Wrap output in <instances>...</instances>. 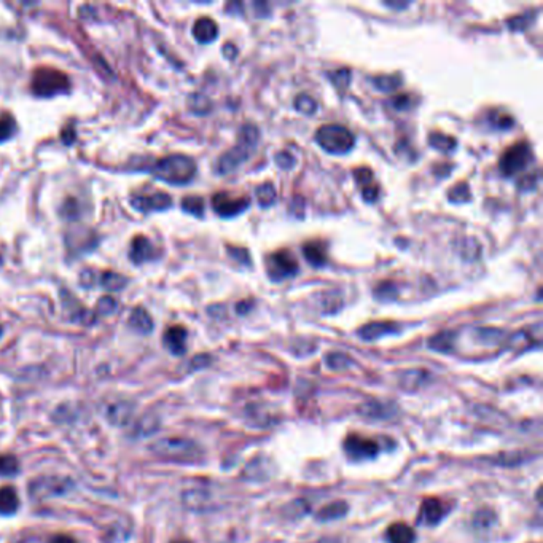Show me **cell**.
I'll return each instance as SVG.
<instances>
[{"label":"cell","instance_id":"7","mask_svg":"<svg viewBox=\"0 0 543 543\" xmlns=\"http://www.w3.org/2000/svg\"><path fill=\"white\" fill-rule=\"evenodd\" d=\"M266 271H268V276L274 282H281L296 276L298 262L290 251L282 249V251L268 255V258H266Z\"/></svg>","mask_w":543,"mask_h":543},{"label":"cell","instance_id":"42","mask_svg":"<svg viewBox=\"0 0 543 543\" xmlns=\"http://www.w3.org/2000/svg\"><path fill=\"white\" fill-rule=\"evenodd\" d=\"M276 162L282 167V169H290L295 165V156L287 153V151H281V153L276 156Z\"/></svg>","mask_w":543,"mask_h":543},{"label":"cell","instance_id":"25","mask_svg":"<svg viewBox=\"0 0 543 543\" xmlns=\"http://www.w3.org/2000/svg\"><path fill=\"white\" fill-rule=\"evenodd\" d=\"M428 144H431L433 149L442 151V153H451V151L458 147V142H456L454 137L442 133H432L428 135Z\"/></svg>","mask_w":543,"mask_h":543},{"label":"cell","instance_id":"17","mask_svg":"<svg viewBox=\"0 0 543 543\" xmlns=\"http://www.w3.org/2000/svg\"><path fill=\"white\" fill-rule=\"evenodd\" d=\"M354 176L357 182L362 185V197L368 203H374L379 197V188L373 181V172L368 167H360V169L354 171Z\"/></svg>","mask_w":543,"mask_h":543},{"label":"cell","instance_id":"3","mask_svg":"<svg viewBox=\"0 0 543 543\" xmlns=\"http://www.w3.org/2000/svg\"><path fill=\"white\" fill-rule=\"evenodd\" d=\"M150 449L162 459L177 460V462H197L203 458V449L187 438H161L150 444Z\"/></svg>","mask_w":543,"mask_h":543},{"label":"cell","instance_id":"14","mask_svg":"<svg viewBox=\"0 0 543 543\" xmlns=\"http://www.w3.org/2000/svg\"><path fill=\"white\" fill-rule=\"evenodd\" d=\"M162 341L171 354L182 356L187 351V330L182 325H174L165 331Z\"/></svg>","mask_w":543,"mask_h":543},{"label":"cell","instance_id":"45","mask_svg":"<svg viewBox=\"0 0 543 543\" xmlns=\"http://www.w3.org/2000/svg\"><path fill=\"white\" fill-rule=\"evenodd\" d=\"M74 140H75V131H74L72 128H69V126H67V128L62 131V142H64V144H67V145H70V144L74 142Z\"/></svg>","mask_w":543,"mask_h":543},{"label":"cell","instance_id":"49","mask_svg":"<svg viewBox=\"0 0 543 543\" xmlns=\"http://www.w3.org/2000/svg\"><path fill=\"white\" fill-rule=\"evenodd\" d=\"M249 305H251V301H242V303H239V305L236 306V309H237V312H241V314H244V312H247V311H249V309H251V306H249Z\"/></svg>","mask_w":543,"mask_h":543},{"label":"cell","instance_id":"28","mask_svg":"<svg viewBox=\"0 0 543 543\" xmlns=\"http://www.w3.org/2000/svg\"><path fill=\"white\" fill-rule=\"evenodd\" d=\"M362 411H363V416L376 417V419H385V417H389L390 415H392L387 406H385L384 403H381V401H373V403H365V405L362 406Z\"/></svg>","mask_w":543,"mask_h":543},{"label":"cell","instance_id":"1","mask_svg":"<svg viewBox=\"0 0 543 543\" xmlns=\"http://www.w3.org/2000/svg\"><path fill=\"white\" fill-rule=\"evenodd\" d=\"M155 178L171 185H187L197 174V162L187 155H167L151 166Z\"/></svg>","mask_w":543,"mask_h":543},{"label":"cell","instance_id":"44","mask_svg":"<svg viewBox=\"0 0 543 543\" xmlns=\"http://www.w3.org/2000/svg\"><path fill=\"white\" fill-rule=\"evenodd\" d=\"M494 124H496V126L501 128V129H507L513 124V118L508 117L507 113H505V115H501V117H494Z\"/></svg>","mask_w":543,"mask_h":543},{"label":"cell","instance_id":"48","mask_svg":"<svg viewBox=\"0 0 543 543\" xmlns=\"http://www.w3.org/2000/svg\"><path fill=\"white\" fill-rule=\"evenodd\" d=\"M385 7H390V8H406L408 7V2H384Z\"/></svg>","mask_w":543,"mask_h":543},{"label":"cell","instance_id":"18","mask_svg":"<svg viewBox=\"0 0 543 543\" xmlns=\"http://www.w3.org/2000/svg\"><path fill=\"white\" fill-rule=\"evenodd\" d=\"M193 35L199 43H210L219 35V26H217L214 19L204 16V18H199L197 23H194Z\"/></svg>","mask_w":543,"mask_h":543},{"label":"cell","instance_id":"4","mask_svg":"<svg viewBox=\"0 0 543 543\" xmlns=\"http://www.w3.org/2000/svg\"><path fill=\"white\" fill-rule=\"evenodd\" d=\"M316 142L331 155H344L356 145L354 134L341 124H325L316 133Z\"/></svg>","mask_w":543,"mask_h":543},{"label":"cell","instance_id":"8","mask_svg":"<svg viewBox=\"0 0 543 543\" xmlns=\"http://www.w3.org/2000/svg\"><path fill=\"white\" fill-rule=\"evenodd\" d=\"M344 451L349 456V459L356 460V462H362V460H370L374 459L379 453V446L376 442H373L370 438L360 437V435H349L344 442Z\"/></svg>","mask_w":543,"mask_h":543},{"label":"cell","instance_id":"52","mask_svg":"<svg viewBox=\"0 0 543 543\" xmlns=\"http://www.w3.org/2000/svg\"><path fill=\"white\" fill-rule=\"evenodd\" d=\"M0 335H2V328H0Z\"/></svg>","mask_w":543,"mask_h":543},{"label":"cell","instance_id":"22","mask_svg":"<svg viewBox=\"0 0 543 543\" xmlns=\"http://www.w3.org/2000/svg\"><path fill=\"white\" fill-rule=\"evenodd\" d=\"M303 253H305V258L309 262V265L316 266V268H322V266L327 263V251H325V246L322 242H308L303 247Z\"/></svg>","mask_w":543,"mask_h":543},{"label":"cell","instance_id":"38","mask_svg":"<svg viewBox=\"0 0 543 543\" xmlns=\"http://www.w3.org/2000/svg\"><path fill=\"white\" fill-rule=\"evenodd\" d=\"M327 365L333 370H344L351 365V360L344 354H330L327 357Z\"/></svg>","mask_w":543,"mask_h":543},{"label":"cell","instance_id":"40","mask_svg":"<svg viewBox=\"0 0 543 543\" xmlns=\"http://www.w3.org/2000/svg\"><path fill=\"white\" fill-rule=\"evenodd\" d=\"M115 311H117V301L113 300L112 296L101 298L99 303H97V312L102 314V316H108V314H113Z\"/></svg>","mask_w":543,"mask_h":543},{"label":"cell","instance_id":"35","mask_svg":"<svg viewBox=\"0 0 543 543\" xmlns=\"http://www.w3.org/2000/svg\"><path fill=\"white\" fill-rule=\"evenodd\" d=\"M19 471L18 460L13 456H0V475L13 476Z\"/></svg>","mask_w":543,"mask_h":543},{"label":"cell","instance_id":"46","mask_svg":"<svg viewBox=\"0 0 543 543\" xmlns=\"http://www.w3.org/2000/svg\"><path fill=\"white\" fill-rule=\"evenodd\" d=\"M224 53H225V56H226L228 59H235V58H236V54H237V50L235 48V45H231V43H228V45L224 48Z\"/></svg>","mask_w":543,"mask_h":543},{"label":"cell","instance_id":"10","mask_svg":"<svg viewBox=\"0 0 543 543\" xmlns=\"http://www.w3.org/2000/svg\"><path fill=\"white\" fill-rule=\"evenodd\" d=\"M131 204L134 209L140 212H158V210H166L172 206V198L167 193L156 192L150 194H133Z\"/></svg>","mask_w":543,"mask_h":543},{"label":"cell","instance_id":"51","mask_svg":"<svg viewBox=\"0 0 543 543\" xmlns=\"http://www.w3.org/2000/svg\"><path fill=\"white\" fill-rule=\"evenodd\" d=\"M174 543H188V542H185V540H181V542H174Z\"/></svg>","mask_w":543,"mask_h":543},{"label":"cell","instance_id":"2","mask_svg":"<svg viewBox=\"0 0 543 543\" xmlns=\"http://www.w3.org/2000/svg\"><path fill=\"white\" fill-rule=\"evenodd\" d=\"M258 139L260 131L257 126H255V124H244L241 131H239L237 144L233 147L231 150H228L219 160V162H217V172L230 174L237 169V167L241 166L244 161H247L249 156L252 155L253 149L258 144Z\"/></svg>","mask_w":543,"mask_h":543},{"label":"cell","instance_id":"21","mask_svg":"<svg viewBox=\"0 0 543 543\" xmlns=\"http://www.w3.org/2000/svg\"><path fill=\"white\" fill-rule=\"evenodd\" d=\"M389 543H415L416 535L408 524L394 523L387 528Z\"/></svg>","mask_w":543,"mask_h":543},{"label":"cell","instance_id":"23","mask_svg":"<svg viewBox=\"0 0 543 543\" xmlns=\"http://www.w3.org/2000/svg\"><path fill=\"white\" fill-rule=\"evenodd\" d=\"M347 513V503L340 501V502H331L328 505H325L324 508L319 510L317 513V519L319 521H333V519H340L343 518Z\"/></svg>","mask_w":543,"mask_h":543},{"label":"cell","instance_id":"36","mask_svg":"<svg viewBox=\"0 0 543 543\" xmlns=\"http://www.w3.org/2000/svg\"><path fill=\"white\" fill-rule=\"evenodd\" d=\"M397 285L394 284V282H381L376 289H374V295H376V298H379V300H394L395 296H397Z\"/></svg>","mask_w":543,"mask_h":543},{"label":"cell","instance_id":"32","mask_svg":"<svg viewBox=\"0 0 543 543\" xmlns=\"http://www.w3.org/2000/svg\"><path fill=\"white\" fill-rule=\"evenodd\" d=\"M295 108L298 112H301L303 115H312L317 110V102L308 94H300L295 99Z\"/></svg>","mask_w":543,"mask_h":543},{"label":"cell","instance_id":"41","mask_svg":"<svg viewBox=\"0 0 543 543\" xmlns=\"http://www.w3.org/2000/svg\"><path fill=\"white\" fill-rule=\"evenodd\" d=\"M390 104H392L394 108H397V110H406V108L411 107L412 99L410 94H399L390 101Z\"/></svg>","mask_w":543,"mask_h":543},{"label":"cell","instance_id":"31","mask_svg":"<svg viewBox=\"0 0 543 543\" xmlns=\"http://www.w3.org/2000/svg\"><path fill=\"white\" fill-rule=\"evenodd\" d=\"M448 198H449L451 203H458V204L459 203H467V201H470V198H471L469 185H467L465 182L458 183V185L449 190Z\"/></svg>","mask_w":543,"mask_h":543},{"label":"cell","instance_id":"27","mask_svg":"<svg viewBox=\"0 0 543 543\" xmlns=\"http://www.w3.org/2000/svg\"><path fill=\"white\" fill-rule=\"evenodd\" d=\"M257 199L262 208H271L278 199V193L271 182H266L257 188Z\"/></svg>","mask_w":543,"mask_h":543},{"label":"cell","instance_id":"43","mask_svg":"<svg viewBox=\"0 0 543 543\" xmlns=\"http://www.w3.org/2000/svg\"><path fill=\"white\" fill-rule=\"evenodd\" d=\"M228 252H230V257H233L235 260H237L239 263H244V265H249V253L246 249H241V247H228Z\"/></svg>","mask_w":543,"mask_h":543},{"label":"cell","instance_id":"6","mask_svg":"<svg viewBox=\"0 0 543 543\" xmlns=\"http://www.w3.org/2000/svg\"><path fill=\"white\" fill-rule=\"evenodd\" d=\"M532 161V150L529 144L518 142L503 151L499 161V169L505 177H513L518 172L524 171Z\"/></svg>","mask_w":543,"mask_h":543},{"label":"cell","instance_id":"12","mask_svg":"<svg viewBox=\"0 0 543 543\" xmlns=\"http://www.w3.org/2000/svg\"><path fill=\"white\" fill-rule=\"evenodd\" d=\"M158 257V252L151 241L147 236H135L131 241V249H129V258L135 265H142L151 262Z\"/></svg>","mask_w":543,"mask_h":543},{"label":"cell","instance_id":"16","mask_svg":"<svg viewBox=\"0 0 543 543\" xmlns=\"http://www.w3.org/2000/svg\"><path fill=\"white\" fill-rule=\"evenodd\" d=\"M399 331V325L394 322H371L363 325V327L358 330V336L365 341H374L378 338H383L384 335H390V333H397Z\"/></svg>","mask_w":543,"mask_h":543},{"label":"cell","instance_id":"47","mask_svg":"<svg viewBox=\"0 0 543 543\" xmlns=\"http://www.w3.org/2000/svg\"><path fill=\"white\" fill-rule=\"evenodd\" d=\"M51 543H77L75 542L72 537H67V535H56L54 539L51 540Z\"/></svg>","mask_w":543,"mask_h":543},{"label":"cell","instance_id":"37","mask_svg":"<svg viewBox=\"0 0 543 543\" xmlns=\"http://www.w3.org/2000/svg\"><path fill=\"white\" fill-rule=\"evenodd\" d=\"M529 13L531 12L521 15V16H517V18H513V19H510L508 21L510 29H512V31H524L526 27L531 26L532 18H534L535 13L534 12H532V15H529Z\"/></svg>","mask_w":543,"mask_h":543},{"label":"cell","instance_id":"15","mask_svg":"<svg viewBox=\"0 0 543 543\" xmlns=\"http://www.w3.org/2000/svg\"><path fill=\"white\" fill-rule=\"evenodd\" d=\"M446 515V507L438 499H426L421 507V521L428 526H435Z\"/></svg>","mask_w":543,"mask_h":543},{"label":"cell","instance_id":"34","mask_svg":"<svg viewBox=\"0 0 543 543\" xmlns=\"http://www.w3.org/2000/svg\"><path fill=\"white\" fill-rule=\"evenodd\" d=\"M16 131V123L15 119L5 113V115L0 117V142H5L8 140Z\"/></svg>","mask_w":543,"mask_h":543},{"label":"cell","instance_id":"39","mask_svg":"<svg viewBox=\"0 0 543 543\" xmlns=\"http://www.w3.org/2000/svg\"><path fill=\"white\" fill-rule=\"evenodd\" d=\"M192 101H197V102H190V107H192L193 112L208 113L210 110V102H209L208 97H204L201 94H194L192 97Z\"/></svg>","mask_w":543,"mask_h":543},{"label":"cell","instance_id":"50","mask_svg":"<svg viewBox=\"0 0 543 543\" xmlns=\"http://www.w3.org/2000/svg\"><path fill=\"white\" fill-rule=\"evenodd\" d=\"M317 543H336V540H320V542H317Z\"/></svg>","mask_w":543,"mask_h":543},{"label":"cell","instance_id":"20","mask_svg":"<svg viewBox=\"0 0 543 543\" xmlns=\"http://www.w3.org/2000/svg\"><path fill=\"white\" fill-rule=\"evenodd\" d=\"M128 324L134 331H137V333H142V335H149L150 331L153 330V320H151L150 314L140 306L133 309Z\"/></svg>","mask_w":543,"mask_h":543},{"label":"cell","instance_id":"33","mask_svg":"<svg viewBox=\"0 0 543 543\" xmlns=\"http://www.w3.org/2000/svg\"><path fill=\"white\" fill-rule=\"evenodd\" d=\"M328 77L331 80V83H333L336 88H338V91H346L347 86H349V83H351L349 69H338V70H335V72H331Z\"/></svg>","mask_w":543,"mask_h":543},{"label":"cell","instance_id":"29","mask_svg":"<svg viewBox=\"0 0 543 543\" xmlns=\"http://www.w3.org/2000/svg\"><path fill=\"white\" fill-rule=\"evenodd\" d=\"M373 83L381 91H395L401 86V78L399 75H379L373 80Z\"/></svg>","mask_w":543,"mask_h":543},{"label":"cell","instance_id":"24","mask_svg":"<svg viewBox=\"0 0 543 543\" xmlns=\"http://www.w3.org/2000/svg\"><path fill=\"white\" fill-rule=\"evenodd\" d=\"M99 284L108 292H118V290H122V289H124V287H126L128 279L122 274L113 273V271H106V273L101 274Z\"/></svg>","mask_w":543,"mask_h":543},{"label":"cell","instance_id":"9","mask_svg":"<svg viewBox=\"0 0 543 543\" xmlns=\"http://www.w3.org/2000/svg\"><path fill=\"white\" fill-rule=\"evenodd\" d=\"M249 206H251L249 198L231 197V194L226 192L217 193L212 198V208L215 210V214H219L220 217H225V219H231V217H236L239 214L246 212Z\"/></svg>","mask_w":543,"mask_h":543},{"label":"cell","instance_id":"13","mask_svg":"<svg viewBox=\"0 0 543 543\" xmlns=\"http://www.w3.org/2000/svg\"><path fill=\"white\" fill-rule=\"evenodd\" d=\"M67 480H59V478H42L31 485L32 496L37 499H43L48 496H58L64 494L67 490Z\"/></svg>","mask_w":543,"mask_h":543},{"label":"cell","instance_id":"11","mask_svg":"<svg viewBox=\"0 0 543 543\" xmlns=\"http://www.w3.org/2000/svg\"><path fill=\"white\" fill-rule=\"evenodd\" d=\"M104 416L113 426H126L134 415V405L126 400H115L104 403Z\"/></svg>","mask_w":543,"mask_h":543},{"label":"cell","instance_id":"30","mask_svg":"<svg viewBox=\"0 0 543 543\" xmlns=\"http://www.w3.org/2000/svg\"><path fill=\"white\" fill-rule=\"evenodd\" d=\"M182 209L194 217L204 215V201L199 197H185L182 199Z\"/></svg>","mask_w":543,"mask_h":543},{"label":"cell","instance_id":"5","mask_svg":"<svg viewBox=\"0 0 543 543\" xmlns=\"http://www.w3.org/2000/svg\"><path fill=\"white\" fill-rule=\"evenodd\" d=\"M70 90V80L66 74L51 67H40L32 77V91L35 96L53 97Z\"/></svg>","mask_w":543,"mask_h":543},{"label":"cell","instance_id":"26","mask_svg":"<svg viewBox=\"0 0 543 543\" xmlns=\"http://www.w3.org/2000/svg\"><path fill=\"white\" fill-rule=\"evenodd\" d=\"M428 346H431L433 351L449 352L454 347V333H451V331H442V333L435 335L428 341Z\"/></svg>","mask_w":543,"mask_h":543},{"label":"cell","instance_id":"19","mask_svg":"<svg viewBox=\"0 0 543 543\" xmlns=\"http://www.w3.org/2000/svg\"><path fill=\"white\" fill-rule=\"evenodd\" d=\"M19 508V497L12 486L0 487V515L2 517H12Z\"/></svg>","mask_w":543,"mask_h":543}]
</instances>
